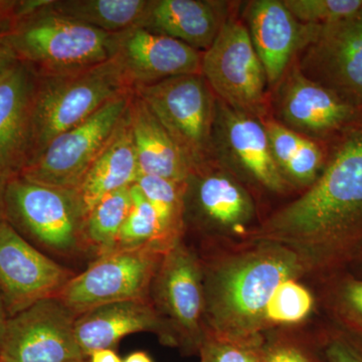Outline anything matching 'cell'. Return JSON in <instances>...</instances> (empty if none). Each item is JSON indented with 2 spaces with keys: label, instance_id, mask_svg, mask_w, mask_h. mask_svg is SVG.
<instances>
[{
  "label": "cell",
  "instance_id": "1",
  "mask_svg": "<svg viewBox=\"0 0 362 362\" xmlns=\"http://www.w3.org/2000/svg\"><path fill=\"white\" fill-rule=\"evenodd\" d=\"M329 143L315 182L259 221L249 239L287 247L318 281L344 270L362 249V115Z\"/></svg>",
  "mask_w": 362,
  "mask_h": 362
},
{
  "label": "cell",
  "instance_id": "2",
  "mask_svg": "<svg viewBox=\"0 0 362 362\" xmlns=\"http://www.w3.org/2000/svg\"><path fill=\"white\" fill-rule=\"evenodd\" d=\"M204 268L206 333L225 338L259 337L266 308L287 279L309 278L297 255L275 243L250 240L199 251Z\"/></svg>",
  "mask_w": 362,
  "mask_h": 362
},
{
  "label": "cell",
  "instance_id": "3",
  "mask_svg": "<svg viewBox=\"0 0 362 362\" xmlns=\"http://www.w3.org/2000/svg\"><path fill=\"white\" fill-rule=\"evenodd\" d=\"M133 92L134 87L114 58L84 70L37 76L28 163L54 137L84 122L109 102Z\"/></svg>",
  "mask_w": 362,
  "mask_h": 362
},
{
  "label": "cell",
  "instance_id": "4",
  "mask_svg": "<svg viewBox=\"0 0 362 362\" xmlns=\"http://www.w3.org/2000/svg\"><path fill=\"white\" fill-rule=\"evenodd\" d=\"M49 4L0 35L18 61L37 76H52L84 70L113 58L116 33L54 13Z\"/></svg>",
  "mask_w": 362,
  "mask_h": 362
},
{
  "label": "cell",
  "instance_id": "5",
  "mask_svg": "<svg viewBox=\"0 0 362 362\" xmlns=\"http://www.w3.org/2000/svg\"><path fill=\"white\" fill-rule=\"evenodd\" d=\"M4 220L33 247L54 259L87 256L86 209L77 190L14 177L6 182Z\"/></svg>",
  "mask_w": 362,
  "mask_h": 362
},
{
  "label": "cell",
  "instance_id": "6",
  "mask_svg": "<svg viewBox=\"0 0 362 362\" xmlns=\"http://www.w3.org/2000/svg\"><path fill=\"white\" fill-rule=\"evenodd\" d=\"M183 218L202 249L249 242L261 221L250 188L214 161L185 181Z\"/></svg>",
  "mask_w": 362,
  "mask_h": 362
},
{
  "label": "cell",
  "instance_id": "7",
  "mask_svg": "<svg viewBox=\"0 0 362 362\" xmlns=\"http://www.w3.org/2000/svg\"><path fill=\"white\" fill-rule=\"evenodd\" d=\"M134 92L165 128L195 169L214 161L216 102L202 74L177 76Z\"/></svg>",
  "mask_w": 362,
  "mask_h": 362
},
{
  "label": "cell",
  "instance_id": "8",
  "mask_svg": "<svg viewBox=\"0 0 362 362\" xmlns=\"http://www.w3.org/2000/svg\"><path fill=\"white\" fill-rule=\"evenodd\" d=\"M149 298L170 330L175 349L199 356L206 337L204 268L199 250L185 237L162 257Z\"/></svg>",
  "mask_w": 362,
  "mask_h": 362
},
{
  "label": "cell",
  "instance_id": "9",
  "mask_svg": "<svg viewBox=\"0 0 362 362\" xmlns=\"http://www.w3.org/2000/svg\"><path fill=\"white\" fill-rule=\"evenodd\" d=\"M202 75L221 102L266 118L268 81L245 23L228 18L213 45L202 52Z\"/></svg>",
  "mask_w": 362,
  "mask_h": 362
},
{
  "label": "cell",
  "instance_id": "10",
  "mask_svg": "<svg viewBox=\"0 0 362 362\" xmlns=\"http://www.w3.org/2000/svg\"><path fill=\"white\" fill-rule=\"evenodd\" d=\"M133 93L109 102L84 122L54 137L28 162L18 177L47 187L77 190L90 164L122 120Z\"/></svg>",
  "mask_w": 362,
  "mask_h": 362
},
{
  "label": "cell",
  "instance_id": "11",
  "mask_svg": "<svg viewBox=\"0 0 362 362\" xmlns=\"http://www.w3.org/2000/svg\"><path fill=\"white\" fill-rule=\"evenodd\" d=\"M164 254L153 247L108 252L76 274L57 297L77 316L103 305L150 299Z\"/></svg>",
  "mask_w": 362,
  "mask_h": 362
},
{
  "label": "cell",
  "instance_id": "12",
  "mask_svg": "<svg viewBox=\"0 0 362 362\" xmlns=\"http://www.w3.org/2000/svg\"><path fill=\"white\" fill-rule=\"evenodd\" d=\"M214 161L247 187L272 194L292 188L277 168L263 120L218 99L213 132Z\"/></svg>",
  "mask_w": 362,
  "mask_h": 362
},
{
  "label": "cell",
  "instance_id": "13",
  "mask_svg": "<svg viewBox=\"0 0 362 362\" xmlns=\"http://www.w3.org/2000/svg\"><path fill=\"white\" fill-rule=\"evenodd\" d=\"M73 313L58 297L40 300L9 318L0 347L6 362H87Z\"/></svg>",
  "mask_w": 362,
  "mask_h": 362
},
{
  "label": "cell",
  "instance_id": "14",
  "mask_svg": "<svg viewBox=\"0 0 362 362\" xmlns=\"http://www.w3.org/2000/svg\"><path fill=\"white\" fill-rule=\"evenodd\" d=\"M297 63L300 71L354 108H362V7L326 25H317Z\"/></svg>",
  "mask_w": 362,
  "mask_h": 362
},
{
  "label": "cell",
  "instance_id": "15",
  "mask_svg": "<svg viewBox=\"0 0 362 362\" xmlns=\"http://www.w3.org/2000/svg\"><path fill=\"white\" fill-rule=\"evenodd\" d=\"M76 273L40 252L0 221V293L9 316L40 300L57 297Z\"/></svg>",
  "mask_w": 362,
  "mask_h": 362
},
{
  "label": "cell",
  "instance_id": "16",
  "mask_svg": "<svg viewBox=\"0 0 362 362\" xmlns=\"http://www.w3.org/2000/svg\"><path fill=\"white\" fill-rule=\"evenodd\" d=\"M275 97L276 120L305 137L330 142L356 123L361 110L290 66L279 82Z\"/></svg>",
  "mask_w": 362,
  "mask_h": 362
},
{
  "label": "cell",
  "instance_id": "17",
  "mask_svg": "<svg viewBox=\"0 0 362 362\" xmlns=\"http://www.w3.org/2000/svg\"><path fill=\"white\" fill-rule=\"evenodd\" d=\"M113 58L134 89L177 76L202 74V52L142 28L116 33Z\"/></svg>",
  "mask_w": 362,
  "mask_h": 362
},
{
  "label": "cell",
  "instance_id": "18",
  "mask_svg": "<svg viewBox=\"0 0 362 362\" xmlns=\"http://www.w3.org/2000/svg\"><path fill=\"white\" fill-rule=\"evenodd\" d=\"M246 21L247 33L265 70L268 86H277L298 52L310 42L317 25L299 23L283 0L250 2Z\"/></svg>",
  "mask_w": 362,
  "mask_h": 362
},
{
  "label": "cell",
  "instance_id": "19",
  "mask_svg": "<svg viewBox=\"0 0 362 362\" xmlns=\"http://www.w3.org/2000/svg\"><path fill=\"white\" fill-rule=\"evenodd\" d=\"M35 83V71L20 61L0 77V177L6 181L28 163Z\"/></svg>",
  "mask_w": 362,
  "mask_h": 362
},
{
  "label": "cell",
  "instance_id": "20",
  "mask_svg": "<svg viewBox=\"0 0 362 362\" xmlns=\"http://www.w3.org/2000/svg\"><path fill=\"white\" fill-rule=\"evenodd\" d=\"M76 337L89 357L100 349H113L122 338L138 332H151L159 341L175 347L170 330L150 299L128 300L97 307L76 319Z\"/></svg>",
  "mask_w": 362,
  "mask_h": 362
},
{
  "label": "cell",
  "instance_id": "21",
  "mask_svg": "<svg viewBox=\"0 0 362 362\" xmlns=\"http://www.w3.org/2000/svg\"><path fill=\"white\" fill-rule=\"evenodd\" d=\"M228 4L213 0H151L138 28L206 52L228 21Z\"/></svg>",
  "mask_w": 362,
  "mask_h": 362
},
{
  "label": "cell",
  "instance_id": "22",
  "mask_svg": "<svg viewBox=\"0 0 362 362\" xmlns=\"http://www.w3.org/2000/svg\"><path fill=\"white\" fill-rule=\"evenodd\" d=\"M128 117L140 175L185 182L194 169L165 128L136 93L131 97Z\"/></svg>",
  "mask_w": 362,
  "mask_h": 362
},
{
  "label": "cell",
  "instance_id": "23",
  "mask_svg": "<svg viewBox=\"0 0 362 362\" xmlns=\"http://www.w3.org/2000/svg\"><path fill=\"white\" fill-rule=\"evenodd\" d=\"M139 175L127 109L78 185L77 192L86 213L107 195L132 187Z\"/></svg>",
  "mask_w": 362,
  "mask_h": 362
},
{
  "label": "cell",
  "instance_id": "24",
  "mask_svg": "<svg viewBox=\"0 0 362 362\" xmlns=\"http://www.w3.org/2000/svg\"><path fill=\"white\" fill-rule=\"evenodd\" d=\"M274 160L293 190L307 189L322 173L328 150L321 142L295 132L276 119H263Z\"/></svg>",
  "mask_w": 362,
  "mask_h": 362
},
{
  "label": "cell",
  "instance_id": "25",
  "mask_svg": "<svg viewBox=\"0 0 362 362\" xmlns=\"http://www.w3.org/2000/svg\"><path fill=\"white\" fill-rule=\"evenodd\" d=\"M151 0H52L49 8L83 25L108 33L138 28Z\"/></svg>",
  "mask_w": 362,
  "mask_h": 362
},
{
  "label": "cell",
  "instance_id": "26",
  "mask_svg": "<svg viewBox=\"0 0 362 362\" xmlns=\"http://www.w3.org/2000/svg\"><path fill=\"white\" fill-rule=\"evenodd\" d=\"M318 282V301L329 323L362 338V279L344 269Z\"/></svg>",
  "mask_w": 362,
  "mask_h": 362
},
{
  "label": "cell",
  "instance_id": "27",
  "mask_svg": "<svg viewBox=\"0 0 362 362\" xmlns=\"http://www.w3.org/2000/svg\"><path fill=\"white\" fill-rule=\"evenodd\" d=\"M153 207L161 230L162 244L168 252L183 237L185 182L158 176L140 175L135 183Z\"/></svg>",
  "mask_w": 362,
  "mask_h": 362
},
{
  "label": "cell",
  "instance_id": "28",
  "mask_svg": "<svg viewBox=\"0 0 362 362\" xmlns=\"http://www.w3.org/2000/svg\"><path fill=\"white\" fill-rule=\"evenodd\" d=\"M130 187L103 197L87 214L85 247L87 256L93 259L113 252L119 233L129 213Z\"/></svg>",
  "mask_w": 362,
  "mask_h": 362
},
{
  "label": "cell",
  "instance_id": "29",
  "mask_svg": "<svg viewBox=\"0 0 362 362\" xmlns=\"http://www.w3.org/2000/svg\"><path fill=\"white\" fill-rule=\"evenodd\" d=\"M317 304L315 294L302 280L287 279L274 290L267 305V329L302 325L316 310Z\"/></svg>",
  "mask_w": 362,
  "mask_h": 362
},
{
  "label": "cell",
  "instance_id": "30",
  "mask_svg": "<svg viewBox=\"0 0 362 362\" xmlns=\"http://www.w3.org/2000/svg\"><path fill=\"white\" fill-rule=\"evenodd\" d=\"M298 327L264 332L259 362H326L317 331L307 333Z\"/></svg>",
  "mask_w": 362,
  "mask_h": 362
},
{
  "label": "cell",
  "instance_id": "31",
  "mask_svg": "<svg viewBox=\"0 0 362 362\" xmlns=\"http://www.w3.org/2000/svg\"><path fill=\"white\" fill-rule=\"evenodd\" d=\"M130 197L129 213L119 233L113 251L153 247L166 252L153 207L136 185L130 187Z\"/></svg>",
  "mask_w": 362,
  "mask_h": 362
},
{
  "label": "cell",
  "instance_id": "32",
  "mask_svg": "<svg viewBox=\"0 0 362 362\" xmlns=\"http://www.w3.org/2000/svg\"><path fill=\"white\" fill-rule=\"evenodd\" d=\"M299 23L326 25L351 16L362 7V0H283Z\"/></svg>",
  "mask_w": 362,
  "mask_h": 362
},
{
  "label": "cell",
  "instance_id": "33",
  "mask_svg": "<svg viewBox=\"0 0 362 362\" xmlns=\"http://www.w3.org/2000/svg\"><path fill=\"white\" fill-rule=\"evenodd\" d=\"M263 335L252 338H225L206 333L199 362H259Z\"/></svg>",
  "mask_w": 362,
  "mask_h": 362
},
{
  "label": "cell",
  "instance_id": "34",
  "mask_svg": "<svg viewBox=\"0 0 362 362\" xmlns=\"http://www.w3.org/2000/svg\"><path fill=\"white\" fill-rule=\"evenodd\" d=\"M326 362H362V338L328 323L317 330Z\"/></svg>",
  "mask_w": 362,
  "mask_h": 362
},
{
  "label": "cell",
  "instance_id": "35",
  "mask_svg": "<svg viewBox=\"0 0 362 362\" xmlns=\"http://www.w3.org/2000/svg\"><path fill=\"white\" fill-rule=\"evenodd\" d=\"M16 1L0 0V35L6 33L14 23V9Z\"/></svg>",
  "mask_w": 362,
  "mask_h": 362
},
{
  "label": "cell",
  "instance_id": "36",
  "mask_svg": "<svg viewBox=\"0 0 362 362\" xmlns=\"http://www.w3.org/2000/svg\"><path fill=\"white\" fill-rule=\"evenodd\" d=\"M18 61L13 49L0 37V77Z\"/></svg>",
  "mask_w": 362,
  "mask_h": 362
},
{
  "label": "cell",
  "instance_id": "37",
  "mask_svg": "<svg viewBox=\"0 0 362 362\" xmlns=\"http://www.w3.org/2000/svg\"><path fill=\"white\" fill-rule=\"evenodd\" d=\"M89 362H123L113 349H100L89 356Z\"/></svg>",
  "mask_w": 362,
  "mask_h": 362
},
{
  "label": "cell",
  "instance_id": "38",
  "mask_svg": "<svg viewBox=\"0 0 362 362\" xmlns=\"http://www.w3.org/2000/svg\"><path fill=\"white\" fill-rule=\"evenodd\" d=\"M9 316L8 311H7L6 302H4V297L0 293V347H1L2 341H4V335L8 324Z\"/></svg>",
  "mask_w": 362,
  "mask_h": 362
},
{
  "label": "cell",
  "instance_id": "39",
  "mask_svg": "<svg viewBox=\"0 0 362 362\" xmlns=\"http://www.w3.org/2000/svg\"><path fill=\"white\" fill-rule=\"evenodd\" d=\"M345 270L354 274L356 277L362 279V249L357 252L354 258L350 261Z\"/></svg>",
  "mask_w": 362,
  "mask_h": 362
},
{
  "label": "cell",
  "instance_id": "40",
  "mask_svg": "<svg viewBox=\"0 0 362 362\" xmlns=\"http://www.w3.org/2000/svg\"><path fill=\"white\" fill-rule=\"evenodd\" d=\"M123 362H154L151 357L144 351H136L129 354Z\"/></svg>",
  "mask_w": 362,
  "mask_h": 362
},
{
  "label": "cell",
  "instance_id": "41",
  "mask_svg": "<svg viewBox=\"0 0 362 362\" xmlns=\"http://www.w3.org/2000/svg\"><path fill=\"white\" fill-rule=\"evenodd\" d=\"M7 181L0 177V221H4V192H6V185Z\"/></svg>",
  "mask_w": 362,
  "mask_h": 362
},
{
  "label": "cell",
  "instance_id": "42",
  "mask_svg": "<svg viewBox=\"0 0 362 362\" xmlns=\"http://www.w3.org/2000/svg\"><path fill=\"white\" fill-rule=\"evenodd\" d=\"M0 362H6V361H2V359H1V358H0Z\"/></svg>",
  "mask_w": 362,
  "mask_h": 362
},
{
  "label": "cell",
  "instance_id": "43",
  "mask_svg": "<svg viewBox=\"0 0 362 362\" xmlns=\"http://www.w3.org/2000/svg\"><path fill=\"white\" fill-rule=\"evenodd\" d=\"M87 362H89V361H88Z\"/></svg>",
  "mask_w": 362,
  "mask_h": 362
},
{
  "label": "cell",
  "instance_id": "44",
  "mask_svg": "<svg viewBox=\"0 0 362 362\" xmlns=\"http://www.w3.org/2000/svg\"><path fill=\"white\" fill-rule=\"evenodd\" d=\"M361 111H362V108H361Z\"/></svg>",
  "mask_w": 362,
  "mask_h": 362
}]
</instances>
